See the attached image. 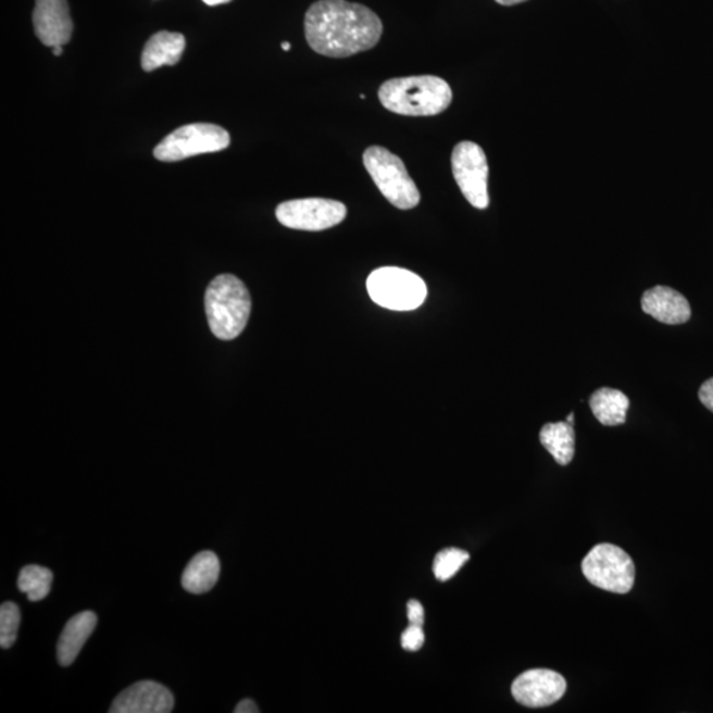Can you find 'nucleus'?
Masks as SVG:
<instances>
[{"label": "nucleus", "mask_w": 713, "mask_h": 713, "mask_svg": "<svg viewBox=\"0 0 713 713\" xmlns=\"http://www.w3.org/2000/svg\"><path fill=\"white\" fill-rule=\"evenodd\" d=\"M304 30L313 51L343 59L376 47L384 26L366 5L348 0H318L307 11Z\"/></svg>", "instance_id": "obj_1"}, {"label": "nucleus", "mask_w": 713, "mask_h": 713, "mask_svg": "<svg viewBox=\"0 0 713 713\" xmlns=\"http://www.w3.org/2000/svg\"><path fill=\"white\" fill-rule=\"evenodd\" d=\"M380 103L391 113L433 116L446 112L452 102L451 86L435 76L391 78L380 85Z\"/></svg>", "instance_id": "obj_2"}, {"label": "nucleus", "mask_w": 713, "mask_h": 713, "mask_svg": "<svg viewBox=\"0 0 713 713\" xmlns=\"http://www.w3.org/2000/svg\"><path fill=\"white\" fill-rule=\"evenodd\" d=\"M205 311L212 334L220 340H235L248 325L251 298L237 276L218 275L205 293Z\"/></svg>", "instance_id": "obj_3"}, {"label": "nucleus", "mask_w": 713, "mask_h": 713, "mask_svg": "<svg viewBox=\"0 0 713 713\" xmlns=\"http://www.w3.org/2000/svg\"><path fill=\"white\" fill-rule=\"evenodd\" d=\"M364 165L390 204L402 211H409L420 204V189L405 170L401 158L385 147L372 146L364 152Z\"/></svg>", "instance_id": "obj_4"}, {"label": "nucleus", "mask_w": 713, "mask_h": 713, "mask_svg": "<svg viewBox=\"0 0 713 713\" xmlns=\"http://www.w3.org/2000/svg\"><path fill=\"white\" fill-rule=\"evenodd\" d=\"M367 292L374 303L391 311H414L427 298L426 283L409 270L383 267L367 278Z\"/></svg>", "instance_id": "obj_5"}, {"label": "nucleus", "mask_w": 713, "mask_h": 713, "mask_svg": "<svg viewBox=\"0 0 713 713\" xmlns=\"http://www.w3.org/2000/svg\"><path fill=\"white\" fill-rule=\"evenodd\" d=\"M581 570L592 586L608 592L625 595L635 586L636 567L633 559L611 543L593 547L584 558Z\"/></svg>", "instance_id": "obj_6"}, {"label": "nucleus", "mask_w": 713, "mask_h": 713, "mask_svg": "<svg viewBox=\"0 0 713 713\" xmlns=\"http://www.w3.org/2000/svg\"><path fill=\"white\" fill-rule=\"evenodd\" d=\"M230 146V135L225 128L212 123H192L171 133L153 150L160 162H180V160L218 152Z\"/></svg>", "instance_id": "obj_7"}, {"label": "nucleus", "mask_w": 713, "mask_h": 713, "mask_svg": "<svg viewBox=\"0 0 713 713\" xmlns=\"http://www.w3.org/2000/svg\"><path fill=\"white\" fill-rule=\"evenodd\" d=\"M451 163L454 180L464 198L472 207L487 209L489 167L481 147L473 141H460L453 149Z\"/></svg>", "instance_id": "obj_8"}, {"label": "nucleus", "mask_w": 713, "mask_h": 713, "mask_svg": "<svg viewBox=\"0 0 713 713\" xmlns=\"http://www.w3.org/2000/svg\"><path fill=\"white\" fill-rule=\"evenodd\" d=\"M275 214L279 223L290 229L322 232L341 224L348 209L336 200L299 199L282 202Z\"/></svg>", "instance_id": "obj_9"}, {"label": "nucleus", "mask_w": 713, "mask_h": 713, "mask_svg": "<svg viewBox=\"0 0 713 713\" xmlns=\"http://www.w3.org/2000/svg\"><path fill=\"white\" fill-rule=\"evenodd\" d=\"M567 691V681L549 668H534L516 676L512 693L516 702L528 709L555 704Z\"/></svg>", "instance_id": "obj_10"}, {"label": "nucleus", "mask_w": 713, "mask_h": 713, "mask_svg": "<svg viewBox=\"0 0 713 713\" xmlns=\"http://www.w3.org/2000/svg\"><path fill=\"white\" fill-rule=\"evenodd\" d=\"M175 698L167 687L153 680L138 681L115 698L110 713H170Z\"/></svg>", "instance_id": "obj_11"}, {"label": "nucleus", "mask_w": 713, "mask_h": 713, "mask_svg": "<svg viewBox=\"0 0 713 713\" xmlns=\"http://www.w3.org/2000/svg\"><path fill=\"white\" fill-rule=\"evenodd\" d=\"M34 27L42 45L49 48L67 45L73 22L66 0H36Z\"/></svg>", "instance_id": "obj_12"}, {"label": "nucleus", "mask_w": 713, "mask_h": 713, "mask_svg": "<svg viewBox=\"0 0 713 713\" xmlns=\"http://www.w3.org/2000/svg\"><path fill=\"white\" fill-rule=\"evenodd\" d=\"M641 307L645 313L667 325L685 324L691 318L688 300L666 286H656L643 292Z\"/></svg>", "instance_id": "obj_13"}, {"label": "nucleus", "mask_w": 713, "mask_h": 713, "mask_svg": "<svg viewBox=\"0 0 713 713\" xmlns=\"http://www.w3.org/2000/svg\"><path fill=\"white\" fill-rule=\"evenodd\" d=\"M95 612L85 611L67 621L58 642V661L61 666H71L97 626Z\"/></svg>", "instance_id": "obj_14"}, {"label": "nucleus", "mask_w": 713, "mask_h": 713, "mask_svg": "<svg viewBox=\"0 0 713 713\" xmlns=\"http://www.w3.org/2000/svg\"><path fill=\"white\" fill-rule=\"evenodd\" d=\"M186 51V38L182 34L162 30L151 36L141 53V67L146 72L164 65H176Z\"/></svg>", "instance_id": "obj_15"}, {"label": "nucleus", "mask_w": 713, "mask_h": 713, "mask_svg": "<svg viewBox=\"0 0 713 713\" xmlns=\"http://www.w3.org/2000/svg\"><path fill=\"white\" fill-rule=\"evenodd\" d=\"M220 570L218 556L212 551H202L184 570L182 586L189 593H207L216 586Z\"/></svg>", "instance_id": "obj_16"}, {"label": "nucleus", "mask_w": 713, "mask_h": 713, "mask_svg": "<svg viewBox=\"0 0 713 713\" xmlns=\"http://www.w3.org/2000/svg\"><path fill=\"white\" fill-rule=\"evenodd\" d=\"M589 405L602 426L614 427L625 423L630 401L623 391L601 387L589 398Z\"/></svg>", "instance_id": "obj_17"}, {"label": "nucleus", "mask_w": 713, "mask_h": 713, "mask_svg": "<svg viewBox=\"0 0 713 713\" xmlns=\"http://www.w3.org/2000/svg\"><path fill=\"white\" fill-rule=\"evenodd\" d=\"M540 442L559 465H568L575 456V429L568 422L547 423Z\"/></svg>", "instance_id": "obj_18"}, {"label": "nucleus", "mask_w": 713, "mask_h": 713, "mask_svg": "<svg viewBox=\"0 0 713 713\" xmlns=\"http://www.w3.org/2000/svg\"><path fill=\"white\" fill-rule=\"evenodd\" d=\"M53 581L51 570L41 567V565H27L21 571L17 587L21 592L26 593L29 601L45 600Z\"/></svg>", "instance_id": "obj_19"}, {"label": "nucleus", "mask_w": 713, "mask_h": 713, "mask_svg": "<svg viewBox=\"0 0 713 713\" xmlns=\"http://www.w3.org/2000/svg\"><path fill=\"white\" fill-rule=\"evenodd\" d=\"M468 552L460 549H446L435 556L434 575L439 581L452 579L463 565L470 561Z\"/></svg>", "instance_id": "obj_20"}, {"label": "nucleus", "mask_w": 713, "mask_h": 713, "mask_svg": "<svg viewBox=\"0 0 713 713\" xmlns=\"http://www.w3.org/2000/svg\"><path fill=\"white\" fill-rule=\"evenodd\" d=\"M21 625V610L14 602H3L0 606V647L9 649L16 642Z\"/></svg>", "instance_id": "obj_21"}, {"label": "nucleus", "mask_w": 713, "mask_h": 713, "mask_svg": "<svg viewBox=\"0 0 713 713\" xmlns=\"http://www.w3.org/2000/svg\"><path fill=\"white\" fill-rule=\"evenodd\" d=\"M423 626L410 624L409 628L403 631L401 642L402 648L408 651L421 650L424 643Z\"/></svg>", "instance_id": "obj_22"}, {"label": "nucleus", "mask_w": 713, "mask_h": 713, "mask_svg": "<svg viewBox=\"0 0 713 713\" xmlns=\"http://www.w3.org/2000/svg\"><path fill=\"white\" fill-rule=\"evenodd\" d=\"M408 617L410 624L423 626L424 624V610L423 605L417 600H410L408 602Z\"/></svg>", "instance_id": "obj_23"}, {"label": "nucleus", "mask_w": 713, "mask_h": 713, "mask_svg": "<svg viewBox=\"0 0 713 713\" xmlns=\"http://www.w3.org/2000/svg\"><path fill=\"white\" fill-rule=\"evenodd\" d=\"M699 399L713 413V378L705 380L702 387H700Z\"/></svg>", "instance_id": "obj_24"}, {"label": "nucleus", "mask_w": 713, "mask_h": 713, "mask_svg": "<svg viewBox=\"0 0 713 713\" xmlns=\"http://www.w3.org/2000/svg\"><path fill=\"white\" fill-rule=\"evenodd\" d=\"M235 712L236 713H258V712H260V709H258V706L253 702V700L245 699V700H242L241 703L237 704Z\"/></svg>", "instance_id": "obj_25"}, {"label": "nucleus", "mask_w": 713, "mask_h": 713, "mask_svg": "<svg viewBox=\"0 0 713 713\" xmlns=\"http://www.w3.org/2000/svg\"><path fill=\"white\" fill-rule=\"evenodd\" d=\"M498 4L502 5H514L526 2V0H496Z\"/></svg>", "instance_id": "obj_26"}, {"label": "nucleus", "mask_w": 713, "mask_h": 713, "mask_svg": "<svg viewBox=\"0 0 713 713\" xmlns=\"http://www.w3.org/2000/svg\"><path fill=\"white\" fill-rule=\"evenodd\" d=\"M208 5H220L232 2V0H202Z\"/></svg>", "instance_id": "obj_27"}, {"label": "nucleus", "mask_w": 713, "mask_h": 713, "mask_svg": "<svg viewBox=\"0 0 713 713\" xmlns=\"http://www.w3.org/2000/svg\"><path fill=\"white\" fill-rule=\"evenodd\" d=\"M63 47L64 46H57V47L52 48V52H53L54 57H61V54H63V52H64Z\"/></svg>", "instance_id": "obj_28"}, {"label": "nucleus", "mask_w": 713, "mask_h": 713, "mask_svg": "<svg viewBox=\"0 0 713 713\" xmlns=\"http://www.w3.org/2000/svg\"><path fill=\"white\" fill-rule=\"evenodd\" d=\"M282 48H283V51L288 52L291 49V45H290V42L286 41V42H283Z\"/></svg>", "instance_id": "obj_29"}, {"label": "nucleus", "mask_w": 713, "mask_h": 713, "mask_svg": "<svg viewBox=\"0 0 713 713\" xmlns=\"http://www.w3.org/2000/svg\"><path fill=\"white\" fill-rule=\"evenodd\" d=\"M567 422H568L570 424H573V426H574V414H570V415L567 416Z\"/></svg>", "instance_id": "obj_30"}]
</instances>
